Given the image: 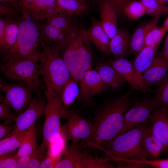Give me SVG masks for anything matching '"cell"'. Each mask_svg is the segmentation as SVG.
<instances>
[{"label": "cell", "mask_w": 168, "mask_h": 168, "mask_svg": "<svg viewBox=\"0 0 168 168\" xmlns=\"http://www.w3.org/2000/svg\"><path fill=\"white\" fill-rule=\"evenodd\" d=\"M133 89L105 100L97 107L91 120L92 134L83 144L84 147L100 150L117 136L123 128L126 113L135 101L131 96Z\"/></svg>", "instance_id": "1"}, {"label": "cell", "mask_w": 168, "mask_h": 168, "mask_svg": "<svg viewBox=\"0 0 168 168\" xmlns=\"http://www.w3.org/2000/svg\"><path fill=\"white\" fill-rule=\"evenodd\" d=\"M85 30L76 26L69 35L55 48L58 50L71 77L78 82L79 96L84 98L86 91L84 77L92 67V56L85 38Z\"/></svg>", "instance_id": "2"}, {"label": "cell", "mask_w": 168, "mask_h": 168, "mask_svg": "<svg viewBox=\"0 0 168 168\" xmlns=\"http://www.w3.org/2000/svg\"><path fill=\"white\" fill-rule=\"evenodd\" d=\"M148 125L146 122L115 137L100 150L105 152L112 161L122 159H147L144 142Z\"/></svg>", "instance_id": "3"}, {"label": "cell", "mask_w": 168, "mask_h": 168, "mask_svg": "<svg viewBox=\"0 0 168 168\" xmlns=\"http://www.w3.org/2000/svg\"><path fill=\"white\" fill-rule=\"evenodd\" d=\"M19 20L16 41L13 47L3 54L2 61L27 59L39 61L40 53L38 48L40 44V24L23 16Z\"/></svg>", "instance_id": "4"}, {"label": "cell", "mask_w": 168, "mask_h": 168, "mask_svg": "<svg viewBox=\"0 0 168 168\" xmlns=\"http://www.w3.org/2000/svg\"><path fill=\"white\" fill-rule=\"evenodd\" d=\"M39 62L41 74L48 80L53 91L60 95L63 87L71 76L58 50L53 45L41 42Z\"/></svg>", "instance_id": "5"}, {"label": "cell", "mask_w": 168, "mask_h": 168, "mask_svg": "<svg viewBox=\"0 0 168 168\" xmlns=\"http://www.w3.org/2000/svg\"><path fill=\"white\" fill-rule=\"evenodd\" d=\"M43 78L45 85L46 104L42 141L48 147L61 137L60 119L63 117L66 109L60 96L52 89L47 79L45 77Z\"/></svg>", "instance_id": "6"}, {"label": "cell", "mask_w": 168, "mask_h": 168, "mask_svg": "<svg viewBox=\"0 0 168 168\" xmlns=\"http://www.w3.org/2000/svg\"><path fill=\"white\" fill-rule=\"evenodd\" d=\"M80 143L72 142L64 147L55 168H113L111 158L94 156Z\"/></svg>", "instance_id": "7"}, {"label": "cell", "mask_w": 168, "mask_h": 168, "mask_svg": "<svg viewBox=\"0 0 168 168\" xmlns=\"http://www.w3.org/2000/svg\"><path fill=\"white\" fill-rule=\"evenodd\" d=\"M39 61L30 59L3 62L0 69L7 77L29 87L34 92L41 90L42 82Z\"/></svg>", "instance_id": "8"}, {"label": "cell", "mask_w": 168, "mask_h": 168, "mask_svg": "<svg viewBox=\"0 0 168 168\" xmlns=\"http://www.w3.org/2000/svg\"><path fill=\"white\" fill-rule=\"evenodd\" d=\"M63 117L66 120L61 128V136L63 140L83 144L90 139L93 132L91 120L74 109H66Z\"/></svg>", "instance_id": "9"}, {"label": "cell", "mask_w": 168, "mask_h": 168, "mask_svg": "<svg viewBox=\"0 0 168 168\" xmlns=\"http://www.w3.org/2000/svg\"><path fill=\"white\" fill-rule=\"evenodd\" d=\"M44 23L40 24V43H45L56 47L64 40L75 26L71 16L60 12Z\"/></svg>", "instance_id": "10"}, {"label": "cell", "mask_w": 168, "mask_h": 168, "mask_svg": "<svg viewBox=\"0 0 168 168\" xmlns=\"http://www.w3.org/2000/svg\"><path fill=\"white\" fill-rule=\"evenodd\" d=\"M18 9L21 16L38 24L60 12L56 0H20Z\"/></svg>", "instance_id": "11"}, {"label": "cell", "mask_w": 168, "mask_h": 168, "mask_svg": "<svg viewBox=\"0 0 168 168\" xmlns=\"http://www.w3.org/2000/svg\"><path fill=\"white\" fill-rule=\"evenodd\" d=\"M0 90L5 94V100L17 117L28 107L33 91L27 85L17 82L6 84L1 82Z\"/></svg>", "instance_id": "12"}, {"label": "cell", "mask_w": 168, "mask_h": 168, "mask_svg": "<svg viewBox=\"0 0 168 168\" xmlns=\"http://www.w3.org/2000/svg\"><path fill=\"white\" fill-rule=\"evenodd\" d=\"M157 107L154 97L146 96L135 101L125 114L123 128L117 136L146 122Z\"/></svg>", "instance_id": "13"}, {"label": "cell", "mask_w": 168, "mask_h": 168, "mask_svg": "<svg viewBox=\"0 0 168 168\" xmlns=\"http://www.w3.org/2000/svg\"><path fill=\"white\" fill-rule=\"evenodd\" d=\"M46 99L41 90L35 94L26 109L16 118L12 135L27 130L44 114Z\"/></svg>", "instance_id": "14"}, {"label": "cell", "mask_w": 168, "mask_h": 168, "mask_svg": "<svg viewBox=\"0 0 168 168\" xmlns=\"http://www.w3.org/2000/svg\"><path fill=\"white\" fill-rule=\"evenodd\" d=\"M122 77L131 85L133 89L145 92L151 89L144 80L142 75L134 68L132 61L124 58H115L109 62Z\"/></svg>", "instance_id": "15"}, {"label": "cell", "mask_w": 168, "mask_h": 168, "mask_svg": "<svg viewBox=\"0 0 168 168\" xmlns=\"http://www.w3.org/2000/svg\"><path fill=\"white\" fill-rule=\"evenodd\" d=\"M152 123L153 134L168 149V114L167 109L157 107L148 117Z\"/></svg>", "instance_id": "16"}, {"label": "cell", "mask_w": 168, "mask_h": 168, "mask_svg": "<svg viewBox=\"0 0 168 168\" xmlns=\"http://www.w3.org/2000/svg\"><path fill=\"white\" fill-rule=\"evenodd\" d=\"M85 36L89 41L92 42L101 53L106 55L110 54V39L104 30L100 21L92 18L89 29L85 30Z\"/></svg>", "instance_id": "17"}, {"label": "cell", "mask_w": 168, "mask_h": 168, "mask_svg": "<svg viewBox=\"0 0 168 168\" xmlns=\"http://www.w3.org/2000/svg\"><path fill=\"white\" fill-rule=\"evenodd\" d=\"M84 82L86 91L84 103H92L93 96L97 94L107 91L108 87L104 82L99 74L92 66L86 72L84 77Z\"/></svg>", "instance_id": "18"}, {"label": "cell", "mask_w": 168, "mask_h": 168, "mask_svg": "<svg viewBox=\"0 0 168 168\" xmlns=\"http://www.w3.org/2000/svg\"><path fill=\"white\" fill-rule=\"evenodd\" d=\"M95 69L105 84L114 91L120 89L126 82L109 62L98 63Z\"/></svg>", "instance_id": "19"}, {"label": "cell", "mask_w": 168, "mask_h": 168, "mask_svg": "<svg viewBox=\"0 0 168 168\" xmlns=\"http://www.w3.org/2000/svg\"><path fill=\"white\" fill-rule=\"evenodd\" d=\"M168 71V61L162 57L161 53H156L152 64L142 75L144 80L150 86L161 79Z\"/></svg>", "instance_id": "20"}, {"label": "cell", "mask_w": 168, "mask_h": 168, "mask_svg": "<svg viewBox=\"0 0 168 168\" xmlns=\"http://www.w3.org/2000/svg\"><path fill=\"white\" fill-rule=\"evenodd\" d=\"M100 21L104 30L111 39L116 34L118 30V13L112 5L105 1L100 7Z\"/></svg>", "instance_id": "21"}, {"label": "cell", "mask_w": 168, "mask_h": 168, "mask_svg": "<svg viewBox=\"0 0 168 168\" xmlns=\"http://www.w3.org/2000/svg\"><path fill=\"white\" fill-rule=\"evenodd\" d=\"M159 17L138 26L131 36L129 51L135 56L143 48L145 39L148 32L156 26Z\"/></svg>", "instance_id": "22"}, {"label": "cell", "mask_w": 168, "mask_h": 168, "mask_svg": "<svg viewBox=\"0 0 168 168\" xmlns=\"http://www.w3.org/2000/svg\"><path fill=\"white\" fill-rule=\"evenodd\" d=\"M131 36L126 30L118 29L114 36L110 39V54L115 58H124L129 50Z\"/></svg>", "instance_id": "23"}, {"label": "cell", "mask_w": 168, "mask_h": 168, "mask_svg": "<svg viewBox=\"0 0 168 168\" xmlns=\"http://www.w3.org/2000/svg\"><path fill=\"white\" fill-rule=\"evenodd\" d=\"M144 147L148 157L157 158L168 149L166 146L153 134L151 126L147 130L144 142Z\"/></svg>", "instance_id": "24"}, {"label": "cell", "mask_w": 168, "mask_h": 168, "mask_svg": "<svg viewBox=\"0 0 168 168\" xmlns=\"http://www.w3.org/2000/svg\"><path fill=\"white\" fill-rule=\"evenodd\" d=\"M158 46L144 47L135 56L132 61L136 70L142 74L152 64Z\"/></svg>", "instance_id": "25"}, {"label": "cell", "mask_w": 168, "mask_h": 168, "mask_svg": "<svg viewBox=\"0 0 168 168\" xmlns=\"http://www.w3.org/2000/svg\"><path fill=\"white\" fill-rule=\"evenodd\" d=\"M27 133V130L0 140V156L15 151L19 148L25 140Z\"/></svg>", "instance_id": "26"}, {"label": "cell", "mask_w": 168, "mask_h": 168, "mask_svg": "<svg viewBox=\"0 0 168 168\" xmlns=\"http://www.w3.org/2000/svg\"><path fill=\"white\" fill-rule=\"evenodd\" d=\"M80 93L78 82L71 76L64 85L60 95L65 107L72 104L79 98Z\"/></svg>", "instance_id": "27"}, {"label": "cell", "mask_w": 168, "mask_h": 168, "mask_svg": "<svg viewBox=\"0 0 168 168\" xmlns=\"http://www.w3.org/2000/svg\"><path fill=\"white\" fill-rule=\"evenodd\" d=\"M7 18V22L5 30V46L3 55L13 47L15 44L19 30L20 18Z\"/></svg>", "instance_id": "28"}, {"label": "cell", "mask_w": 168, "mask_h": 168, "mask_svg": "<svg viewBox=\"0 0 168 168\" xmlns=\"http://www.w3.org/2000/svg\"><path fill=\"white\" fill-rule=\"evenodd\" d=\"M26 137L23 143L16 153L18 159L31 153L37 148L36 130L35 124L32 125L28 130Z\"/></svg>", "instance_id": "29"}, {"label": "cell", "mask_w": 168, "mask_h": 168, "mask_svg": "<svg viewBox=\"0 0 168 168\" xmlns=\"http://www.w3.org/2000/svg\"><path fill=\"white\" fill-rule=\"evenodd\" d=\"M48 146L42 142L39 147L30 154L22 156L25 168H39L46 155Z\"/></svg>", "instance_id": "30"}, {"label": "cell", "mask_w": 168, "mask_h": 168, "mask_svg": "<svg viewBox=\"0 0 168 168\" xmlns=\"http://www.w3.org/2000/svg\"><path fill=\"white\" fill-rule=\"evenodd\" d=\"M154 98L158 107L168 109V74L156 83Z\"/></svg>", "instance_id": "31"}, {"label": "cell", "mask_w": 168, "mask_h": 168, "mask_svg": "<svg viewBox=\"0 0 168 168\" xmlns=\"http://www.w3.org/2000/svg\"><path fill=\"white\" fill-rule=\"evenodd\" d=\"M58 7L61 12L70 16L81 14L85 7L80 0H56Z\"/></svg>", "instance_id": "32"}, {"label": "cell", "mask_w": 168, "mask_h": 168, "mask_svg": "<svg viewBox=\"0 0 168 168\" xmlns=\"http://www.w3.org/2000/svg\"><path fill=\"white\" fill-rule=\"evenodd\" d=\"M121 13L130 19L137 20L146 14V9L138 0H132L124 6Z\"/></svg>", "instance_id": "33"}, {"label": "cell", "mask_w": 168, "mask_h": 168, "mask_svg": "<svg viewBox=\"0 0 168 168\" xmlns=\"http://www.w3.org/2000/svg\"><path fill=\"white\" fill-rule=\"evenodd\" d=\"M145 7L146 14L154 17H160L168 12V6H163L156 0H138Z\"/></svg>", "instance_id": "34"}, {"label": "cell", "mask_w": 168, "mask_h": 168, "mask_svg": "<svg viewBox=\"0 0 168 168\" xmlns=\"http://www.w3.org/2000/svg\"><path fill=\"white\" fill-rule=\"evenodd\" d=\"M167 31L163 26L161 27L156 26L151 30L145 39L143 48L148 46H159Z\"/></svg>", "instance_id": "35"}, {"label": "cell", "mask_w": 168, "mask_h": 168, "mask_svg": "<svg viewBox=\"0 0 168 168\" xmlns=\"http://www.w3.org/2000/svg\"><path fill=\"white\" fill-rule=\"evenodd\" d=\"M0 120L9 124L15 123L17 117L6 102L4 96L0 92Z\"/></svg>", "instance_id": "36"}, {"label": "cell", "mask_w": 168, "mask_h": 168, "mask_svg": "<svg viewBox=\"0 0 168 168\" xmlns=\"http://www.w3.org/2000/svg\"><path fill=\"white\" fill-rule=\"evenodd\" d=\"M14 152L0 156V168H18V159Z\"/></svg>", "instance_id": "37"}, {"label": "cell", "mask_w": 168, "mask_h": 168, "mask_svg": "<svg viewBox=\"0 0 168 168\" xmlns=\"http://www.w3.org/2000/svg\"><path fill=\"white\" fill-rule=\"evenodd\" d=\"M0 16L15 19H19L21 15L18 8L8 4L0 3Z\"/></svg>", "instance_id": "38"}, {"label": "cell", "mask_w": 168, "mask_h": 168, "mask_svg": "<svg viewBox=\"0 0 168 168\" xmlns=\"http://www.w3.org/2000/svg\"><path fill=\"white\" fill-rule=\"evenodd\" d=\"M7 18L0 16V50L3 54L5 46V30Z\"/></svg>", "instance_id": "39"}, {"label": "cell", "mask_w": 168, "mask_h": 168, "mask_svg": "<svg viewBox=\"0 0 168 168\" xmlns=\"http://www.w3.org/2000/svg\"><path fill=\"white\" fill-rule=\"evenodd\" d=\"M57 160V159L53 156L48 151L39 168H54Z\"/></svg>", "instance_id": "40"}, {"label": "cell", "mask_w": 168, "mask_h": 168, "mask_svg": "<svg viewBox=\"0 0 168 168\" xmlns=\"http://www.w3.org/2000/svg\"><path fill=\"white\" fill-rule=\"evenodd\" d=\"M11 124L5 123L0 124V139L7 138L12 136L13 130V126Z\"/></svg>", "instance_id": "41"}, {"label": "cell", "mask_w": 168, "mask_h": 168, "mask_svg": "<svg viewBox=\"0 0 168 168\" xmlns=\"http://www.w3.org/2000/svg\"><path fill=\"white\" fill-rule=\"evenodd\" d=\"M132 0H105L112 5L116 10L118 14L121 13L124 6Z\"/></svg>", "instance_id": "42"}, {"label": "cell", "mask_w": 168, "mask_h": 168, "mask_svg": "<svg viewBox=\"0 0 168 168\" xmlns=\"http://www.w3.org/2000/svg\"><path fill=\"white\" fill-rule=\"evenodd\" d=\"M161 54L165 60L168 61V34L165 39Z\"/></svg>", "instance_id": "43"}, {"label": "cell", "mask_w": 168, "mask_h": 168, "mask_svg": "<svg viewBox=\"0 0 168 168\" xmlns=\"http://www.w3.org/2000/svg\"><path fill=\"white\" fill-rule=\"evenodd\" d=\"M20 0H0V3L7 4L18 9Z\"/></svg>", "instance_id": "44"}, {"label": "cell", "mask_w": 168, "mask_h": 168, "mask_svg": "<svg viewBox=\"0 0 168 168\" xmlns=\"http://www.w3.org/2000/svg\"><path fill=\"white\" fill-rule=\"evenodd\" d=\"M160 4L163 6H168V0H156Z\"/></svg>", "instance_id": "45"}, {"label": "cell", "mask_w": 168, "mask_h": 168, "mask_svg": "<svg viewBox=\"0 0 168 168\" xmlns=\"http://www.w3.org/2000/svg\"><path fill=\"white\" fill-rule=\"evenodd\" d=\"M162 26L167 31H168V16L164 21Z\"/></svg>", "instance_id": "46"}, {"label": "cell", "mask_w": 168, "mask_h": 168, "mask_svg": "<svg viewBox=\"0 0 168 168\" xmlns=\"http://www.w3.org/2000/svg\"><path fill=\"white\" fill-rule=\"evenodd\" d=\"M167 113H168V109H167Z\"/></svg>", "instance_id": "47"}]
</instances>
